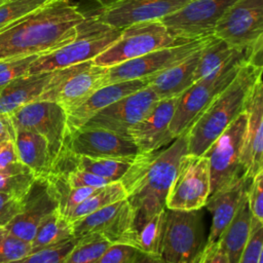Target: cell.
<instances>
[{"label":"cell","instance_id":"41","mask_svg":"<svg viewBox=\"0 0 263 263\" xmlns=\"http://www.w3.org/2000/svg\"><path fill=\"white\" fill-rule=\"evenodd\" d=\"M247 199L252 216L263 222V171L251 179L247 190Z\"/></svg>","mask_w":263,"mask_h":263},{"label":"cell","instance_id":"46","mask_svg":"<svg viewBox=\"0 0 263 263\" xmlns=\"http://www.w3.org/2000/svg\"><path fill=\"white\" fill-rule=\"evenodd\" d=\"M135 263H165V262L160 257L141 253V255L139 256V258Z\"/></svg>","mask_w":263,"mask_h":263},{"label":"cell","instance_id":"28","mask_svg":"<svg viewBox=\"0 0 263 263\" xmlns=\"http://www.w3.org/2000/svg\"><path fill=\"white\" fill-rule=\"evenodd\" d=\"M239 59L248 61V50L233 48L225 41L212 35L201 50L194 73V82L220 69L227 63Z\"/></svg>","mask_w":263,"mask_h":263},{"label":"cell","instance_id":"30","mask_svg":"<svg viewBox=\"0 0 263 263\" xmlns=\"http://www.w3.org/2000/svg\"><path fill=\"white\" fill-rule=\"evenodd\" d=\"M125 198L126 192L119 181L109 183L96 189L87 198L72 211V213L67 217V220L72 223L106 205Z\"/></svg>","mask_w":263,"mask_h":263},{"label":"cell","instance_id":"2","mask_svg":"<svg viewBox=\"0 0 263 263\" xmlns=\"http://www.w3.org/2000/svg\"><path fill=\"white\" fill-rule=\"evenodd\" d=\"M187 152V135L182 134L167 147L139 153L121 177L126 199L135 211L136 229L165 209V199L181 157Z\"/></svg>","mask_w":263,"mask_h":263},{"label":"cell","instance_id":"24","mask_svg":"<svg viewBox=\"0 0 263 263\" xmlns=\"http://www.w3.org/2000/svg\"><path fill=\"white\" fill-rule=\"evenodd\" d=\"M203 46L177 65L145 78L147 85L159 100L179 97L194 83V73Z\"/></svg>","mask_w":263,"mask_h":263},{"label":"cell","instance_id":"44","mask_svg":"<svg viewBox=\"0 0 263 263\" xmlns=\"http://www.w3.org/2000/svg\"><path fill=\"white\" fill-rule=\"evenodd\" d=\"M203 263H228V259L220 241L205 246L203 250Z\"/></svg>","mask_w":263,"mask_h":263},{"label":"cell","instance_id":"21","mask_svg":"<svg viewBox=\"0 0 263 263\" xmlns=\"http://www.w3.org/2000/svg\"><path fill=\"white\" fill-rule=\"evenodd\" d=\"M177 101L178 97L158 100L151 111L128 129L127 135L140 153L158 150L175 140L170 124Z\"/></svg>","mask_w":263,"mask_h":263},{"label":"cell","instance_id":"17","mask_svg":"<svg viewBox=\"0 0 263 263\" xmlns=\"http://www.w3.org/2000/svg\"><path fill=\"white\" fill-rule=\"evenodd\" d=\"M158 100L157 96L147 85L100 110L83 126L102 128L129 138L128 129L147 115Z\"/></svg>","mask_w":263,"mask_h":263},{"label":"cell","instance_id":"43","mask_svg":"<svg viewBox=\"0 0 263 263\" xmlns=\"http://www.w3.org/2000/svg\"><path fill=\"white\" fill-rule=\"evenodd\" d=\"M23 200L0 193V227H5L22 210Z\"/></svg>","mask_w":263,"mask_h":263},{"label":"cell","instance_id":"33","mask_svg":"<svg viewBox=\"0 0 263 263\" xmlns=\"http://www.w3.org/2000/svg\"><path fill=\"white\" fill-rule=\"evenodd\" d=\"M31 253V242L0 227V263H18Z\"/></svg>","mask_w":263,"mask_h":263},{"label":"cell","instance_id":"20","mask_svg":"<svg viewBox=\"0 0 263 263\" xmlns=\"http://www.w3.org/2000/svg\"><path fill=\"white\" fill-rule=\"evenodd\" d=\"M58 209V200L46 177H36L23 199L21 212L5 226L17 237L32 241L40 221Z\"/></svg>","mask_w":263,"mask_h":263},{"label":"cell","instance_id":"4","mask_svg":"<svg viewBox=\"0 0 263 263\" xmlns=\"http://www.w3.org/2000/svg\"><path fill=\"white\" fill-rule=\"evenodd\" d=\"M121 31L100 22L93 14L86 15L75 37L60 48L39 54L31 64L28 74L51 72L93 60L119 37Z\"/></svg>","mask_w":263,"mask_h":263},{"label":"cell","instance_id":"7","mask_svg":"<svg viewBox=\"0 0 263 263\" xmlns=\"http://www.w3.org/2000/svg\"><path fill=\"white\" fill-rule=\"evenodd\" d=\"M188 41L190 40L171 35L159 21L142 22L123 28L119 37L96 57L93 62L103 67H110L139 58L155 49L176 46Z\"/></svg>","mask_w":263,"mask_h":263},{"label":"cell","instance_id":"38","mask_svg":"<svg viewBox=\"0 0 263 263\" xmlns=\"http://www.w3.org/2000/svg\"><path fill=\"white\" fill-rule=\"evenodd\" d=\"M57 174L65 181V183L70 188L75 187H101L104 185H107L109 183H112L111 181L96 176L91 173H88L83 170H79L76 167L69 168L67 171L61 172V173H51Z\"/></svg>","mask_w":263,"mask_h":263},{"label":"cell","instance_id":"25","mask_svg":"<svg viewBox=\"0 0 263 263\" xmlns=\"http://www.w3.org/2000/svg\"><path fill=\"white\" fill-rule=\"evenodd\" d=\"M51 73L25 74L0 86V114H11L20 107L38 100Z\"/></svg>","mask_w":263,"mask_h":263},{"label":"cell","instance_id":"14","mask_svg":"<svg viewBox=\"0 0 263 263\" xmlns=\"http://www.w3.org/2000/svg\"><path fill=\"white\" fill-rule=\"evenodd\" d=\"M210 37L190 40L176 46L155 49L139 58L107 67L104 85L134 79H145L153 76L185 60L192 52L202 47Z\"/></svg>","mask_w":263,"mask_h":263},{"label":"cell","instance_id":"37","mask_svg":"<svg viewBox=\"0 0 263 263\" xmlns=\"http://www.w3.org/2000/svg\"><path fill=\"white\" fill-rule=\"evenodd\" d=\"M263 222L252 216L251 231L247 246L238 263H258L263 256Z\"/></svg>","mask_w":263,"mask_h":263},{"label":"cell","instance_id":"42","mask_svg":"<svg viewBox=\"0 0 263 263\" xmlns=\"http://www.w3.org/2000/svg\"><path fill=\"white\" fill-rule=\"evenodd\" d=\"M31 171L18 159L14 141L0 142V174Z\"/></svg>","mask_w":263,"mask_h":263},{"label":"cell","instance_id":"40","mask_svg":"<svg viewBox=\"0 0 263 263\" xmlns=\"http://www.w3.org/2000/svg\"><path fill=\"white\" fill-rule=\"evenodd\" d=\"M141 251L125 243H112L104 252L97 263H135Z\"/></svg>","mask_w":263,"mask_h":263},{"label":"cell","instance_id":"31","mask_svg":"<svg viewBox=\"0 0 263 263\" xmlns=\"http://www.w3.org/2000/svg\"><path fill=\"white\" fill-rule=\"evenodd\" d=\"M166 209L158 212L137 229V248L144 254L160 257Z\"/></svg>","mask_w":263,"mask_h":263},{"label":"cell","instance_id":"19","mask_svg":"<svg viewBox=\"0 0 263 263\" xmlns=\"http://www.w3.org/2000/svg\"><path fill=\"white\" fill-rule=\"evenodd\" d=\"M191 0H121L108 7L100 8L93 15L113 28L150 21H159L181 9Z\"/></svg>","mask_w":263,"mask_h":263},{"label":"cell","instance_id":"23","mask_svg":"<svg viewBox=\"0 0 263 263\" xmlns=\"http://www.w3.org/2000/svg\"><path fill=\"white\" fill-rule=\"evenodd\" d=\"M145 86H147L146 79H134L100 87L82 104L67 113V137L83 126L100 110Z\"/></svg>","mask_w":263,"mask_h":263},{"label":"cell","instance_id":"39","mask_svg":"<svg viewBox=\"0 0 263 263\" xmlns=\"http://www.w3.org/2000/svg\"><path fill=\"white\" fill-rule=\"evenodd\" d=\"M37 57L38 55H29L0 60V86L20 76L28 74L31 64Z\"/></svg>","mask_w":263,"mask_h":263},{"label":"cell","instance_id":"26","mask_svg":"<svg viewBox=\"0 0 263 263\" xmlns=\"http://www.w3.org/2000/svg\"><path fill=\"white\" fill-rule=\"evenodd\" d=\"M14 146L20 161L36 177H46L50 173L52 159L44 137L34 132L16 128Z\"/></svg>","mask_w":263,"mask_h":263},{"label":"cell","instance_id":"36","mask_svg":"<svg viewBox=\"0 0 263 263\" xmlns=\"http://www.w3.org/2000/svg\"><path fill=\"white\" fill-rule=\"evenodd\" d=\"M77 238L72 237L51 247L31 253L18 263H64Z\"/></svg>","mask_w":263,"mask_h":263},{"label":"cell","instance_id":"9","mask_svg":"<svg viewBox=\"0 0 263 263\" xmlns=\"http://www.w3.org/2000/svg\"><path fill=\"white\" fill-rule=\"evenodd\" d=\"M211 194L210 166L204 155L186 153L165 199V209L193 211L202 209Z\"/></svg>","mask_w":263,"mask_h":263},{"label":"cell","instance_id":"16","mask_svg":"<svg viewBox=\"0 0 263 263\" xmlns=\"http://www.w3.org/2000/svg\"><path fill=\"white\" fill-rule=\"evenodd\" d=\"M74 155L133 161L140 153L135 143L116 133L82 126L66 138L64 148Z\"/></svg>","mask_w":263,"mask_h":263},{"label":"cell","instance_id":"10","mask_svg":"<svg viewBox=\"0 0 263 263\" xmlns=\"http://www.w3.org/2000/svg\"><path fill=\"white\" fill-rule=\"evenodd\" d=\"M247 116L242 111L202 154L209 160L211 194L245 175L240 154Z\"/></svg>","mask_w":263,"mask_h":263},{"label":"cell","instance_id":"13","mask_svg":"<svg viewBox=\"0 0 263 263\" xmlns=\"http://www.w3.org/2000/svg\"><path fill=\"white\" fill-rule=\"evenodd\" d=\"M9 115L15 129L34 132L45 138L53 163L63 150L67 138L66 111L55 102L38 99L20 107Z\"/></svg>","mask_w":263,"mask_h":263},{"label":"cell","instance_id":"35","mask_svg":"<svg viewBox=\"0 0 263 263\" xmlns=\"http://www.w3.org/2000/svg\"><path fill=\"white\" fill-rule=\"evenodd\" d=\"M36 176L32 171L22 173L0 174V193L11 195L23 200L35 181Z\"/></svg>","mask_w":263,"mask_h":263},{"label":"cell","instance_id":"18","mask_svg":"<svg viewBox=\"0 0 263 263\" xmlns=\"http://www.w3.org/2000/svg\"><path fill=\"white\" fill-rule=\"evenodd\" d=\"M247 116L240 163L245 175L253 178L263 171V81L258 77L243 104Z\"/></svg>","mask_w":263,"mask_h":263},{"label":"cell","instance_id":"34","mask_svg":"<svg viewBox=\"0 0 263 263\" xmlns=\"http://www.w3.org/2000/svg\"><path fill=\"white\" fill-rule=\"evenodd\" d=\"M48 1L49 0H2L0 2V30Z\"/></svg>","mask_w":263,"mask_h":263},{"label":"cell","instance_id":"12","mask_svg":"<svg viewBox=\"0 0 263 263\" xmlns=\"http://www.w3.org/2000/svg\"><path fill=\"white\" fill-rule=\"evenodd\" d=\"M213 36L239 50L263 41V0H236L215 26Z\"/></svg>","mask_w":263,"mask_h":263},{"label":"cell","instance_id":"48","mask_svg":"<svg viewBox=\"0 0 263 263\" xmlns=\"http://www.w3.org/2000/svg\"><path fill=\"white\" fill-rule=\"evenodd\" d=\"M1 1H2V0H0V2H1Z\"/></svg>","mask_w":263,"mask_h":263},{"label":"cell","instance_id":"29","mask_svg":"<svg viewBox=\"0 0 263 263\" xmlns=\"http://www.w3.org/2000/svg\"><path fill=\"white\" fill-rule=\"evenodd\" d=\"M72 225L59 209L47 214L39 223L31 241L32 253L72 238Z\"/></svg>","mask_w":263,"mask_h":263},{"label":"cell","instance_id":"1","mask_svg":"<svg viewBox=\"0 0 263 263\" xmlns=\"http://www.w3.org/2000/svg\"><path fill=\"white\" fill-rule=\"evenodd\" d=\"M86 18L70 0H49L0 30V60L39 55L70 42Z\"/></svg>","mask_w":263,"mask_h":263},{"label":"cell","instance_id":"6","mask_svg":"<svg viewBox=\"0 0 263 263\" xmlns=\"http://www.w3.org/2000/svg\"><path fill=\"white\" fill-rule=\"evenodd\" d=\"M106 71L93 60L51 71L39 99L55 102L68 113L104 86Z\"/></svg>","mask_w":263,"mask_h":263},{"label":"cell","instance_id":"3","mask_svg":"<svg viewBox=\"0 0 263 263\" xmlns=\"http://www.w3.org/2000/svg\"><path fill=\"white\" fill-rule=\"evenodd\" d=\"M263 67L243 62L232 81L206 106L186 132L187 152L201 155L242 112L245 100Z\"/></svg>","mask_w":263,"mask_h":263},{"label":"cell","instance_id":"8","mask_svg":"<svg viewBox=\"0 0 263 263\" xmlns=\"http://www.w3.org/2000/svg\"><path fill=\"white\" fill-rule=\"evenodd\" d=\"M245 59L234 60L195 81L179 97L170 124L174 138L186 133L198 115L235 77Z\"/></svg>","mask_w":263,"mask_h":263},{"label":"cell","instance_id":"27","mask_svg":"<svg viewBox=\"0 0 263 263\" xmlns=\"http://www.w3.org/2000/svg\"><path fill=\"white\" fill-rule=\"evenodd\" d=\"M252 214L247 194L240 202L234 217L222 233L219 241L224 249L228 263H238L247 246L251 231Z\"/></svg>","mask_w":263,"mask_h":263},{"label":"cell","instance_id":"47","mask_svg":"<svg viewBox=\"0 0 263 263\" xmlns=\"http://www.w3.org/2000/svg\"><path fill=\"white\" fill-rule=\"evenodd\" d=\"M91 2H96L98 5H100L101 8H104V7H108L110 5H113L121 0H89Z\"/></svg>","mask_w":263,"mask_h":263},{"label":"cell","instance_id":"22","mask_svg":"<svg viewBox=\"0 0 263 263\" xmlns=\"http://www.w3.org/2000/svg\"><path fill=\"white\" fill-rule=\"evenodd\" d=\"M250 182L251 178L243 175L210 194L204 206L212 216V223L205 246L219 241L246 196Z\"/></svg>","mask_w":263,"mask_h":263},{"label":"cell","instance_id":"11","mask_svg":"<svg viewBox=\"0 0 263 263\" xmlns=\"http://www.w3.org/2000/svg\"><path fill=\"white\" fill-rule=\"evenodd\" d=\"M135 218V211L125 198L72 222L73 236L78 238L99 234L111 243H125L137 248Z\"/></svg>","mask_w":263,"mask_h":263},{"label":"cell","instance_id":"32","mask_svg":"<svg viewBox=\"0 0 263 263\" xmlns=\"http://www.w3.org/2000/svg\"><path fill=\"white\" fill-rule=\"evenodd\" d=\"M110 245L112 243L99 234L78 237L64 263H97Z\"/></svg>","mask_w":263,"mask_h":263},{"label":"cell","instance_id":"45","mask_svg":"<svg viewBox=\"0 0 263 263\" xmlns=\"http://www.w3.org/2000/svg\"><path fill=\"white\" fill-rule=\"evenodd\" d=\"M15 128L9 114H0V142L14 141Z\"/></svg>","mask_w":263,"mask_h":263},{"label":"cell","instance_id":"5","mask_svg":"<svg viewBox=\"0 0 263 263\" xmlns=\"http://www.w3.org/2000/svg\"><path fill=\"white\" fill-rule=\"evenodd\" d=\"M206 239L202 211H175L166 209L164 234L160 258L165 263H197Z\"/></svg>","mask_w":263,"mask_h":263},{"label":"cell","instance_id":"15","mask_svg":"<svg viewBox=\"0 0 263 263\" xmlns=\"http://www.w3.org/2000/svg\"><path fill=\"white\" fill-rule=\"evenodd\" d=\"M236 0H191L181 9L159 22L171 35L186 40L213 35L221 16Z\"/></svg>","mask_w":263,"mask_h":263}]
</instances>
